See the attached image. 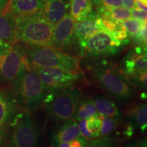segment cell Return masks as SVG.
I'll return each instance as SVG.
<instances>
[{"label": "cell", "instance_id": "32", "mask_svg": "<svg viewBox=\"0 0 147 147\" xmlns=\"http://www.w3.org/2000/svg\"><path fill=\"white\" fill-rule=\"evenodd\" d=\"M69 147H86L88 144V140L82 136L72 140L69 142Z\"/></svg>", "mask_w": 147, "mask_h": 147}, {"label": "cell", "instance_id": "33", "mask_svg": "<svg viewBox=\"0 0 147 147\" xmlns=\"http://www.w3.org/2000/svg\"><path fill=\"white\" fill-rule=\"evenodd\" d=\"M122 4L125 8L131 10L135 8V0H123Z\"/></svg>", "mask_w": 147, "mask_h": 147}, {"label": "cell", "instance_id": "6", "mask_svg": "<svg viewBox=\"0 0 147 147\" xmlns=\"http://www.w3.org/2000/svg\"><path fill=\"white\" fill-rule=\"evenodd\" d=\"M23 45L17 42L0 46V87H10L20 71L27 65Z\"/></svg>", "mask_w": 147, "mask_h": 147}, {"label": "cell", "instance_id": "28", "mask_svg": "<svg viewBox=\"0 0 147 147\" xmlns=\"http://www.w3.org/2000/svg\"><path fill=\"white\" fill-rule=\"evenodd\" d=\"M132 39L136 47L147 46V24L146 22H144L140 32Z\"/></svg>", "mask_w": 147, "mask_h": 147}, {"label": "cell", "instance_id": "43", "mask_svg": "<svg viewBox=\"0 0 147 147\" xmlns=\"http://www.w3.org/2000/svg\"><path fill=\"white\" fill-rule=\"evenodd\" d=\"M140 1H142L143 3H144L145 5H147V0H140Z\"/></svg>", "mask_w": 147, "mask_h": 147}, {"label": "cell", "instance_id": "40", "mask_svg": "<svg viewBox=\"0 0 147 147\" xmlns=\"http://www.w3.org/2000/svg\"><path fill=\"white\" fill-rule=\"evenodd\" d=\"M123 147H139V144L138 143H130V144L125 145Z\"/></svg>", "mask_w": 147, "mask_h": 147}, {"label": "cell", "instance_id": "29", "mask_svg": "<svg viewBox=\"0 0 147 147\" xmlns=\"http://www.w3.org/2000/svg\"><path fill=\"white\" fill-rule=\"evenodd\" d=\"M86 147H113V143L108 136L92 140Z\"/></svg>", "mask_w": 147, "mask_h": 147}, {"label": "cell", "instance_id": "45", "mask_svg": "<svg viewBox=\"0 0 147 147\" xmlns=\"http://www.w3.org/2000/svg\"><path fill=\"white\" fill-rule=\"evenodd\" d=\"M52 147H54V146H52Z\"/></svg>", "mask_w": 147, "mask_h": 147}, {"label": "cell", "instance_id": "37", "mask_svg": "<svg viewBox=\"0 0 147 147\" xmlns=\"http://www.w3.org/2000/svg\"><path fill=\"white\" fill-rule=\"evenodd\" d=\"M52 146H54V147H69L68 142L53 143Z\"/></svg>", "mask_w": 147, "mask_h": 147}, {"label": "cell", "instance_id": "8", "mask_svg": "<svg viewBox=\"0 0 147 147\" xmlns=\"http://www.w3.org/2000/svg\"><path fill=\"white\" fill-rule=\"evenodd\" d=\"M82 52L93 56H112L126 45L105 29L97 31L86 40L79 42Z\"/></svg>", "mask_w": 147, "mask_h": 147}, {"label": "cell", "instance_id": "2", "mask_svg": "<svg viewBox=\"0 0 147 147\" xmlns=\"http://www.w3.org/2000/svg\"><path fill=\"white\" fill-rule=\"evenodd\" d=\"M9 88L18 105L28 111L43 104L47 95L38 71L29 64L20 71Z\"/></svg>", "mask_w": 147, "mask_h": 147}, {"label": "cell", "instance_id": "17", "mask_svg": "<svg viewBox=\"0 0 147 147\" xmlns=\"http://www.w3.org/2000/svg\"><path fill=\"white\" fill-rule=\"evenodd\" d=\"M126 115L141 133H147V104L131 106L127 110Z\"/></svg>", "mask_w": 147, "mask_h": 147}, {"label": "cell", "instance_id": "42", "mask_svg": "<svg viewBox=\"0 0 147 147\" xmlns=\"http://www.w3.org/2000/svg\"><path fill=\"white\" fill-rule=\"evenodd\" d=\"M3 147H14V146H13V145H12V144H11L10 143V144H6V145H5V146H3Z\"/></svg>", "mask_w": 147, "mask_h": 147}, {"label": "cell", "instance_id": "23", "mask_svg": "<svg viewBox=\"0 0 147 147\" xmlns=\"http://www.w3.org/2000/svg\"><path fill=\"white\" fill-rule=\"evenodd\" d=\"M86 119L87 127L93 136V139L100 137V131L102 125V115L98 113Z\"/></svg>", "mask_w": 147, "mask_h": 147}, {"label": "cell", "instance_id": "14", "mask_svg": "<svg viewBox=\"0 0 147 147\" xmlns=\"http://www.w3.org/2000/svg\"><path fill=\"white\" fill-rule=\"evenodd\" d=\"M69 8V0H46L41 12L53 26L61 21Z\"/></svg>", "mask_w": 147, "mask_h": 147}, {"label": "cell", "instance_id": "1", "mask_svg": "<svg viewBox=\"0 0 147 147\" xmlns=\"http://www.w3.org/2000/svg\"><path fill=\"white\" fill-rule=\"evenodd\" d=\"M89 74L101 89L114 98L126 102L134 97L136 87L121 67L102 61L90 65Z\"/></svg>", "mask_w": 147, "mask_h": 147}, {"label": "cell", "instance_id": "44", "mask_svg": "<svg viewBox=\"0 0 147 147\" xmlns=\"http://www.w3.org/2000/svg\"><path fill=\"white\" fill-rule=\"evenodd\" d=\"M146 24H147V18H146Z\"/></svg>", "mask_w": 147, "mask_h": 147}, {"label": "cell", "instance_id": "22", "mask_svg": "<svg viewBox=\"0 0 147 147\" xmlns=\"http://www.w3.org/2000/svg\"><path fill=\"white\" fill-rule=\"evenodd\" d=\"M101 18H107L115 21H124L131 16V12L129 9L125 7H113L101 12Z\"/></svg>", "mask_w": 147, "mask_h": 147}, {"label": "cell", "instance_id": "24", "mask_svg": "<svg viewBox=\"0 0 147 147\" xmlns=\"http://www.w3.org/2000/svg\"><path fill=\"white\" fill-rule=\"evenodd\" d=\"M134 87L147 89V70H133L126 73Z\"/></svg>", "mask_w": 147, "mask_h": 147}, {"label": "cell", "instance_id": "7", "mask_svg": "<svg viewBox=\"0 0 147 147\" xmlns=\"http://www.w3.org/2000/svg\"><path fill=\"white\" fill-rule=\"evenodd\" d=\"M10 124L11 144L14 147H36L38 131L28 110L21 109Z\"/></svg>", "mask_w": 147, "mask_h": 147}, {"label": "cell", "instance_id": "20", "mask_svg": "<svg viewBox=\"0 0 147 147\" xmlns=\"http://www.w3.org/2000/svg\"><path fill=\"white\" fill-rule=\"evenodd\" d=\"M93 100L97 111L101 115L117 119L120 117V112L118 107L112 101L100 96L95 97Z\"/></svg>", "mask_w": 147, "mask_h": 147}, {"label": "cell", "instance_id": "30", "mask_svg": "<svg viewBox=\"0 0 147 147\" xmlns=\"http://www.w3.org/2000/svg\"><path fill=\"white\" fill-rule=\"evenodd\" d=\"M86 121H87V119H82V120L79 121L78 125L82 136L84 137V138L89 141L90 140L93 139V138L92 134L90 133L89 130H88V129L87 127V125H86Z\"/></svg>", "mask_w": 147, "mask_h": 147}, {"label": "cell", "instance_id": "13", "mask_svg": "<svg viewBox=\"0 0 147 147\" xmlns=\"http://www.w3.org/2000/svg\"><path fill=\"white\" fill-rule=\"evenodd\" d=\"M21 108L14 100L11 92L0 91V129L10 123Z\"/></svg>", "mask_w": 147, "mask_h": 147}, {"label": "cell", "instance_id": "39", "mask_svg": "<svg viewBox=\"0 0 147 147\" xmlns=\"http://www.w3.org/2000/svg\"><path fill=\"white\" fill-rule=\"evenodd\" d=\"M7 1H8V0H0V12L5 6V5L6 4Z\"/></svg>", "mask_w": 147, "mask_h": 147}, {"label": "cell", "instance_id": "26", "mask_svg": "<svg viewBox=\"0 0 147 147\" xmlns=\"http://www.w3.org/2000/svg\"><path fill=\"white\" fill-rule=\"evenodd\" d=\"M144 22L137 19H127L123 21V25L126 29L129 39H132L140 32Z\"/></svg>", "mask_w": 147, "mask_h": 147}, {"label": "cell", "instance_id": "10", "mask_svg": "<svg viewBox=\"0 0 147 147\" xmlns=\"http://www.w3.org/2000/svg\"><path fill=\"white\" fill-rule=\"evenodd\" d=\"M75 21L69 14H66L61 21L54 26L52 46L58 49H67L74 40Z\"/></svg>", "mask_w": 147, "mask_h": 147}, {"label": "cell", "instance_id": "16", "mask_svg": "<svg viewBox=\"0 0 147 147\" xmlns=\"http://www.w3.org/2000/svg\"><path fill=\"white\" fill-rule=\"evenodd\" d=\"M80 136L78 123L71 119L63 122V125L55 131L53 137V143L69 142Z\"/></svg>", "mask_w": 147, "mask_h": 147}, {"label": "cell", "instance_id": "11", "mask_svg": "<svg viewBox=\"0 0 147 147\" xmlns=\"http://www.w3.org/2000/svg\"><path fill=\"white\" fill-rule=\"evenodd\" d=\"M46 0H8L1 13L12 17L39 12Z\"/></svg>", "mask_w": 147, "mask_h": 147}, {"label": "cell", "instance_id": "5", "mask_svg": "<svg viewBox=\"0 0 147 147\" xmlns=\"http://www.w3.org/2000/svg\"><path fill=\"white\" fill-rule=\"evenodd\" d=\"M80 99L79 91L71 87L47 93L42 104L53 119L65 122L73 118Z\"/></svg>", "mask_w": 147, "mask_h": 147}, {"label": "cell", "instance_id": "34", "mask_svg": "<svg viewBox=\"0 0 147 147\" xmlns=\"http://www.w3.org/2000/svg\"><path fill=\"white\" fill-rule=\"evenodd\" d=\"M134 53L137 54H147V46L146 47H136L134 49Z\"/></svg>", "mask_w": 147, "mask_h": 147}, {"label": "cell", "instance_id": "19", "mask_svg": "<svg viewBox=\"0 0 147 147\" xmlns=\"http://www.w3.org/2000/svg\"><path fill=\"white\" fill-rule=\"evenodd\" d=\"M69 15L75 21L85 18L93 10L91 0H69Z\"/></svg>", "mask_w": 147, "mask_h": 147}, {"label": "cell", "instance_id": "3", "mask_svg": "<svg viewBox=\"0 0 147 147\" xmlns=\"http://www.w3.org/2000/svg\"><path fill=\"white\" fill-rule=\"evenodd\" d=\"M27 61L33 68L55 67L78 74L80 62L76 57L53 46L23 45Z\"/></svg>", "mask_w": 147, "mask_h": 147}, {"label": "cell", "instance_id": "9", "mask_svg": "<svg viewBox=\"0 0 147 147\" xmlns=\"http://www.w3.org/2000/svg\"><path fill=\"white\" fill-rule=\"evenodd\" d=\"M47 93L72 87L79 78L78 74L55 67L36 68Z\"/></svg>", "mask_w": 147, "mask_h": 147}, {"label": "cell", "instance_id": "12", "mask_svg": "<svg viewBox=\"0 0 147 147\" xmlns=\"http://www.w3.org/2000/svg\"><path fill=\"white\" fill-rule=\"evenodd\" d=\"M101 29H104L101 16L97 12L92 10L84 19L75 23L74 35L80 42Z\"/></svg>", "mask_w": 147, "mask_h": 147}, {"label": "cell", "instance_id": "15", "mask_svg": "<svg viewBox=\"0 0 147 147\" xmlns=\"http://www.w3.org/2000/svg\"><path fill=\"white\" fill-rule=\"evenodd\" d=\"M17 42L14 18L0 12V46L12 45Z\"/></svg>", "mask_w": 147, "mask_h": 147}, {"label": "cell", "instance_id": "38", "mask_svg": "<svg viewBox=\"0 0 147 147\" xmlns=\"http://www.w3.org/2000/svg\"><path fill=\"white\" fill-rule=\"evenodd\" d=\"M139 147H147V139H143L139 144Z\"/></svg>", "mask_w": 147, "mask_h": 147}, {"label": "cell", "instance_id": "41", "mask_svg": "<svg viewBox=\"0 0 147 147\" xmlns=\"http://www.w3.org/2000/svg\"><path fill=\"white\" fill-rule=\"evenodd\" d=\"M3 132L0 129V147H1L3 144Z\"/></svg>", "mask_w": 147, "mask_h": 147}, {"label": "cell", "instance_id": "18", "mask_svg": "<svg viewBox=\"0 0 147 147\" xmlns=\"http://www.w3.org/2000/svg\"><path fill=\"white\" fill-rule=\"evenodd\" d=\"M122 66L125 74L133 70H147V54L130 53L123 60Z\"/></svg>", "mask_w": 147, "mask_h": 147}, {"label": "cell", "instance_id": "31", "mask_svg": "<svg viewBox=\"0 0 147 147\" xmlns=\"http://www.w3.org/2000/svg\"><path fill=\"white\" fill-rule=\"evenodd\" d=\"M131 15L134 19L139 20L142 22H144L147 18V13L142 10H140L139 8H134L131 9Z\"/></svg>", "mask_w": 147, "mask_h": 147}, {"label": "cell", "instance_id": "21", "mask_svg": "<svg viewBox=\"0 0 147 147\" xmlns=\"http://www.w3.org/2000/svg\"><path fill=\"white\" fill-rule=\"evenodd\" d=\"M97 113V109L92 99L89 97L82 100L80 99L72 119L76 121H79L82 119L89 118V117Z\"/></svg>", "mask_w": 147, "mask_h": 147}, {"label": "cell", "instance_id": "35", "mask_svg": "<svg viewBox=\"0 0 147 147\" xmlns=\"http://www.w3.org/2000/svg\"><path fill=\"white\" fill-rule=\"evenodd\" d=\"M135 3L138 8H141L143 11L146 12L147 13V5L143 3L140 0H135Z\"/></svg>", "mask_w": 147, "mask_h": 147}, {"label": "cell", "instance_id": "36", "mask_svg": "<svg viewBox=\"0 0 147 147\" xmlns=\"http://www.w3.org/2000/svg\"><path fill=\"white\" fill-rule=\"evenodd\" d=\"M134 134V127L132 125H128L125 131V134L128 137H131Z\"/></svg>", "mask_w": 147, "mask_h": 147}, {"label": "cell", "instance_id": "4", "mask_svg": "<svg viewBox=\"0 0 147 147\" xmlns=\"http://www.w3.org/2000/svg\"><path fill=\"white\" fill-rule=\"evenodd\" d=\"M13 18L18 42L27 46H52L54 26L46 19L41 10Z\"/></svg>", "mask_w": 147, "mask_h": 147}, {"label": "cell", "instance_id": "27", "mask_svg": "<svg viewBox=\"0 0 147 147\" xmlns=\"http://www.w3.org/2000/svg\"><path fill=\"white\" fill-rule=\"evenodd\" d=\"M92 4L95 6L97 13L100 14L106 9L113 7L120 6L123 0H91Z\"/></svg>", "mask_w": 147, "mask_h": 147}, {"label": "cell", "instance_id": "25", "mask_svg": "<svg viewBox=\"0 0 147 147\" xmlns=\"http://www.w3.org/2000/svg\"><path fill=\"white\" fill-rule=\"evenodd\" d=\"M117 125H118L117 119L102 115V125L100 138L108 136L117 129Z\"/></svg>", "mask_w": 147, "mask_h": 147}]
</instances>
